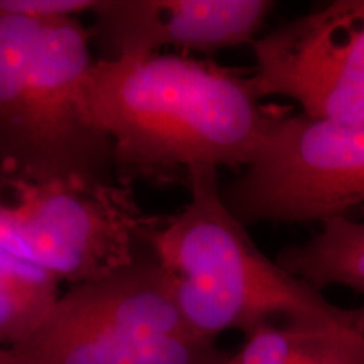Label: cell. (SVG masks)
Here are the masks:
<instances>
[{
  "instance_id": "7a4b0ae2",
  "label": "cell",
  "mask_w": 364,
  "mask_h": 364,
  "mask_svg": "<svg viewBox=\"0 0 364 364\" xmlns=\"http://www.w3.org/2000/svg\"><path fill=\"white\" fill-rule=\"evenodd\" d=\"M188 189L189 203L162 223L150 248L174 280L177 304L196 334L216 339L240 331L247 338L273 322L364 324V306H334L262 253L223 201L218 169L196 167Z\"/></svg>"
},
{
  "instance_id": "5b68a950",
  "label": "cell",
  "mask_w": 364,
  "mask_h": 364,
  "mask_svg": "<svg viewBox=\"0 0 364 364\" xmlns=\"http://www.w3.org/2000/svg\"><path fill=\"white\" fill-rule=\"evenodd\" d=\"M221 196L245 226L348 216L364 204V120L336 124L287 112Z\"/></svg>"
},
{
  "instance_id": "ba28073f",
  "label": "cell",
  "mask_w": 364,
  "mask_h": 364,
  "mask_svg": "<svg viewBox=\"0 0 364 364\" xmlns=\"http://www.w3.org/2000/svg\"><path fill=\"white\" fill-rule=\"evenodd\" d=\"M230 358L216 339L154 338L54 306L29 338L0 349V364H226Z\"/></svg>"
},
{
  "instance_id": "3957f363",
  "label": "cell",
  "mask_w": 364,
  "mask_h": 364,
  "mask_svg": "<svg viewBox=\"0 0 364 364\" xmlns=\"http://www.w3.org/2000/svg\"><path fill=\"white\" fill-rule=\"evenodd\" d=\"M90 44L76 17L0 16V176L117 184L112 140L81 107Z\"/></svg>"
},
{
  "instance_id": "8fae6325",
  "label": "cell",
  "mask_w": 364,
  "mask_h": 364,
  "mask_svg": "<svg viewBox=\"0 0 364 364\" xmlns=\"http://www.w3.org/2000/svg\"><path fill=\"white\" fill-rule=\"evenodd\" d=\"M98 0H0V16L38 17H76L93 12Z\"/></svg>"
},
{
  "instance_id": "277c9868",
  "label": "cell",
  "mask_w": 364,
  "mask_h": 364,
  "mask_svg": "<svg viewBox=\"0 0 364 364\" xmlns=\"http://www.w3.org/2000/svg\"><path fill=\"white\" fill-rule=\"evenodd\" d=\"M166 221L129 186L0 176V250L80 285L130 265Z\"/></svg>"
},
{
  "instance_id": "52a82bcc",
  "label": "cell",
  "mask_w": 364,
  "mask_h": 364,
  "mask_svg": "<svg viewBox=\"0 0 364 364\" xmlns=\"http://www.w3.org/2000/svg\"><path fill=\"white\" fill-rule=\"evenodd\" d=\"M273 9L268 0H98L88 31L108 61L162 48L211 53L253 44Z\"/></svg>"
},
{
  "instance_id": "4fadbf2b",
  "label": "cell",
  "mask_w": 364,
  "mask_h": 364,
  "mask_svg": "<svg viewBox=\"0 0 364 364\" xmlns=\"http://www.w3.org/2000/svg\"><path fill=\"white\" fill-rule=\"evenodd\" d=\"M0 349H2V346H0Z\"/></svg>"
},
{
  "instance_id": "8992f818",
  "label": "cell",
  "mask_w": 364,
  "mask_h": 364,
  "mask_svg": "<svg viewBox=\"0 0 364 364\" xmlns=\"http://www.w3.org/2000/svg\"><path fill=\"white\" fill-rule=\"evenodd\" d=\"M250 85L258 98L285 97L304 115L364 120V0H336L257 38Z\"/></svg>"
},
{
  "instance_id": "9c48e42d",
  "label": "cell",
  "mask_w": 364,
  "mask_h": 364,
  "mask_svg": "<svg viewBox=\"0 0 364 364\" xmlns=\"http://www.w3.org/2000/svg\"><path fill=\"white\" fill-rule=\"evenodd\" d=\"M275 262L321 292L344 285L364 295V223L331 218L304 245L282 250Z\"/></svg>"
},
{
  "instance_id": "7c38bea8",
  "label": "cell",
  "mask_w": 364,
  "mask_h": 364,
  "mask_svg": "<svg viewBox=\"0 0 364 364\" xmlns=\"http://www.w3.org/2000/svg\"><path fill=\"white\" fill-rule=\"evenodd\" d=\"M289 364H364V332L312 346Z\"/></svg>"
},
{
  "instance_id": "30bf717a",
  "label": "cell",
  "mask_w": 364,
  "mask_h": 364,
  "mask_svg": "<svg viewBox=\"0 0 364 364\" xmlns=\"http://www.w3.org/2000/svg\"><path fill=\"white\" fill-rule=\"evenodd\" d=\"M61 280L51 272L0 250V346L11 348L29 338L56 300Z\"/></svg>"
},
{
  "instance_id": "6da1fadb",
  "label": "cell",
  "mask_w": 364,
  "mask_h": 364,
  "mask_svg": "<svg viewBox=\"0 0 364 364\" xmlns=\"http://www.w3.org/2000/svg\"><path fill=\"white\" fill-rule=\"evenodd\" d=\"M81 107L113 145L115 177L182 182L196 167H247L289 110L257 97L250 76L182 54L98 59Z\"/></svg>"
}]
</instances>
